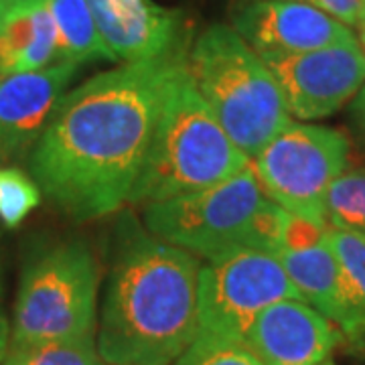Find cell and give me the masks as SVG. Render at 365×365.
Instances as JSON below:
<instances>
[{
    "instance_id": "obj_21",
    "label": "cell",
    "mask_w": 365,
    "mask_h": 365,
    "mask_svg": "<svg viewBox=\"0 0 365 365\" xmlns=\"http://www.w3.org/2000/svg\"><path fill=\"white\" fill-rule=\"evenodd\" d=\"M175 365H262L242 341H225L197 335L193 345L182 353Z\"/></svg>"
},
{
    "instance_id": "obj_18",
    "label": "cell",
    "mask_w": 365,
    "mask_h": 365,
    "mask_svg": "<svg viewBox=\"0 0 365 365\" xmlns=\"http://www.w3.org/2000/svg\"><path fill=\"white\" fill-rule=\"evenodd\" d=\"M0 365H108L98 351V337H73L9 347Z\"/></svg>"
},
{
    "instance_id": "obj_2",
    "label": "cell",
    "mask_w": 365,
    "mask_h": 365,
    "mask_svg": "<svg viewBox=\"0 0 365 365\" xmlns=\"http://www.w3.org/2000/svg\"><path fill=\"white\" fill-rule=\"evenodd\" d=\"M197 256L126 215L106 287L98 351L108 365H175L199 333Z\"/></svg>"
},
{
    "instance_id": "obj_25",
    "label": "cell",
    "mask_w": 365,
    "mask_h": 365,
    "mask_svg": "<svg viewBox=\"0 0 365 365\" xmlns=\"http://www.w3.org/2000/svg\"><path fill=\"white\" fill-rule=\"evenodd\" d=\"M4 4H6V9H11V6H16V4H23V2H31V0H2Z\"/></svg>"
},
{
    "instance_id": "obj_17",
    "label": "cell",
    "mask_w": 365,
    "mask_h": 365,
    "mask_svg": "<svg viewBox=\"0 0 365 365\" xmlns=\"http://www.w3.org/2000/svg\"><path fill=\"white\" fill-rule=\"evenodd\" d=\"M47 6L57 26L59 61L78 66L98 59L116 61L102 39L86 0H47Z\"/></svg>"
},
{
    "instance_id": "obj_7",
    "label": "cell",
    "mask_w": 365,
    "mask_h": 365,
    "mask_svg": "<svg viewBox=\"0 0 365 365\" xmlns=\"http://www.w3.org/2000/svg\"><path fill=\"white\" fill-rule=\"evenodd\" d=\"M347 163L349 140L343 132L292 122L252 158V169L278 207L327 225V193L347 170Z\"/></svg>"
},
{
    "instance_id": "obj_20",
    "label": "cell",
    "mask_w": 365,
    "mask_h": 365,
    "mask_svg": "<svg viewBox=\"0 0 365 365\" xmlns=\"http://www.w3.org/2000/svg\"><path fill=\"white\" fill-rule=\"evenodd\" d=\"M41 203V189L23 170L0 169V222L16 227Z\"/></svg>"
},
{
    "instance_id": "obj_15",
    "label": "cell",
    "mask_w": 365,
    "mask_h": 365,
    "mask_svg": "<svg viewBox=\"0 0 365 365\" xmlns=\"http://www.w3.org/2000/svg\"><path fill=\"white\" fill-rule=\"evenodd\" d=\"M282 262L290 282L302 302L327 317L331 323L343 327L345 302L341 288V270L333 250L325 240L302 250H284L276 254Z\"/></svg>"
},
{
    "instance_id": "obj_28",
    "label": "cell",
    "mask_w": 365,
    "mask_h": 365,
    "mask_svg": "<svg viewBox=\"0 0 365 365\" xmlns=\"http://www.w3.org/2000/svg\"><path fill=\"white\" fill-rule=\"evenodd\" d=\"M361 41H364V45H365V33H361Z\"/></svg>"
},
{
    "instance_id": "obj_3",
    "label": "cell",
    "mask_w": 365,
    "mask_h": 365,
    "mask_svg": "<svg viewBox=\"0 0 365 365\" xmlns=\"http://www.w3.org/2000/svg\"><path fill=\"white\" fill-rule=\"evenodd\" d=\"M187 71L211 114L250 160L294 122L272 71L234 26H207L189 47Z\"/></svg>"
},
{
    "instance_id": "obj_19",
    "label": "cell",
    "mask_w": 365,
    "mask_h": 365,
    "mask_svg": "<svg viewBox=\"0 0 365 365\" xmlns=\"http://www.w3.org/2000/svg\"><path fill=\"white\" fill-rule=\"evenodd\" d=\"M327 227L365 237V169L345 170L331 185L325 203Z\"/></svg>"
},
{
    "instance_id": "obj_14",
    "label": "cell",
    "mask_w": 365,
    "mask_h": 365,
    "mask_svg": "<svg viewBox=\"0 0 365 365\" xmlns=\"http://www.w3.org/2000/svg\"><path fill=\"white\" fill-rule=\"evenodd\" d=\"M59 61V37L47 0L11 6L0 23V76L37 71Z\"/></svg>"
},
{
    "instance_id": "obj_24",
    "label": "cell",
    "mask_w": 365,
    "mask_h": 365,
    "mask_svg": "<svg viewBox=\"0 0 365 365\" xmlns=\"http://www.w3.org/2000/svg\"><path fill=\"white\" fill-rule=\"evenodd\" d=\"M9 323H6V317H4V311H2V302H0V361L4 357V353L9 349Z\"/></svg>"
},
{
    "instance_id": "obj_23",
    "label": "cell",
    "mask_w": 365,
    "mask_h": 365,
    "mask_svg": "<svg viewBox=\"0 0 365 365\" xmlns=\"http://www.w3.org/2000/svg\"><path fill=\"white\" fill-rule=\"evenodd\" d=\"M351 112L357 130L361 132V136L365 138V83L361 86V90L355 93V98H353Z\"/></svg>"
},
{
    "instance_id": "obj_10",
    "label": "cell",
    "mask_w": 365,
    "mask_h": 365,
    "mask_svg": "<svg viewBox=\"0 0 365 365\" xmlns=\"http://www.w3.org/2000/svg\"><path fill=\"white\" fill-rule=\"evenodd\" d=\"M234 31L258 55L304 53L357 37L325 11L299 0H252L234 14Z\"/></svg>"
},
{
    "instance_id": "obj_11",
    "label": "cell",
    "mask_w": 365,
    "mask_h": 365,
    "mask_svg": "<svg viewBox=\"0 0 365 365\" xmlns=\"http://www.w3.org/2000/svg\"><path fill=\"white\" fill-rule=\"evenodd\" d=\"M78 63L57 61L37 71L0 76V158H21L33 150Z\"/></svg>"
},
{
    "instance_id": "obj_16",
    "label": "cell",
    "mask_w": 365,
    "mask_h": 365,
    "mask_svg": "<svg viewBox=\"0 0 365 365\" xmlns=\"http://www.w3.org/2000/svg\"><path fill=\"white\" fill-rule=\"evenodd\" d=\"M327 242L341 270L345 323L341 333L357 341L365 335V237L327 227Z\"/></svg>"
},
{
    "instance_id": "obj_9",
    "label": "cell",
    "mask_w": 365,
    "mask_h": 365,
    "mask_svg": "<svg viewBox=\"0 0 365 365\" xmlns=\"http://www.w3.org/2000/svg\"><path fill=\"white\" fill-rule=\"evenodd\" d=\"M260 59L284 93L290 116L319 120L335 114L365 83V49L359 41L304 53H268Z\"/></svg>"
},
{
    "instance_id": "obj_13",
    "label": "cell",
    "mask_w": 365,
    "mask_h": 365,
    "mask_svg": "<svg viewBox=\"0 0 365 365\" xmlns=\"http://www.w3.org/2000/svg\"><path fill=\"white\" fill-rule=\"evenodd\" d=\"M104 43L116 61L158 57L189 39L179 11L153 0H86Z\"/></svg>"
},
{
    "instance_id": "obj_1",
    "label": "cell",
    "mask_w": 365,
    "mask_h": 365,
    "mask_svg": "<svg viewBox=\"0 0 365 365\" xmlns=\"http://www.w3.org/2000/svg\"><path fill=\"white\" fill-rule=\"evenodd\" d=\"M189 47L187 39L63 93L29 153L33 181L61 213L90 222L128 203Z\"/></svg>"
},
{
    "instance_id": "obj_22",
    "label": "cell",
    "mask_w": 365,
    "mask_h": 365,
    "mask_svg": "<svg viewBox=\"0 0 365 365\" xmlns=\"http://www.w3.org/2000/svg\"><path fill=\"white\" fill-rule=\"evenodd\" d=\"M244 2H252V0H244ZM299 2H307L311 6H317L327 14L335 16L343 25L357 26L361 29L365 21V0H299Z\"/></svg>"
},
{
    "instance_id": "obj_5",
    "label": "cell",
    "mask_w": 365,
    "mask_h": 365,
    "mask_svg": "<svg viewBox=\"0 0 365 365\" xmlns=\"http://www.w3.org/2000/svg\"><path fill=\"white\" fill-rule=\"evenodd\" d=\"M102 270L86 242H63L26 264L9 347L96 335Z\"/></svg>"
},
{
    "instance_id": "obj_26",
    "label": "cell",
    "mask_w": 365,
    "mask_h": 365,
    "mask_svg": "<svg viewBox=\"0 0 365 365\" xmlns=\"http://www.w3.org/2000/svg\"><path fill=\"white\" fill-rule=\"evenodd\" d=\"M6 11H9V9H6V4H4V2L0 0V23H2V19H4Z\"/></svg>"
},
{
    "instance_id": "obj_8",
    "label": "cell",
    "mask_w": 365,
    "mask_h": 365,
    "mask_svg": "<svg viewBox=\"0 0 365 365\" xmlns=\"http://www.w3.org/2000/svg\"><path fill=\"white\" fill-rule=\"evenodd\" d=\"M280 300H302L278 256L237 248L207 260L199 270V333L246 343L256 317Z\"/></svg>"
},
{
    "instance_id": "obj_4",
    "label": "cell",
    "mask_w": 365,
    "mask_h": 365,
    "mask_svg": "<svg viewBox=\"0 0 365 365\" xmlns=\"http://www.w3.org/2000/svg\"><path fill=\"white\" fill-rule=\"evenodd\" d=\"M250 163L211 114L185 67L170 88L128 203L148 205L203 191L232 179Z\"/></svg>"
},
{
    "instance_id": "obj_27",
    "label": "cell",
    "mask_w": 365,
    "mask_h": 365,
    "mask_svg": "<svg viewBox=\"0 0 365 365\" xmlns=\"http://www.w3.org/2000/svg\"><path fill=\"white\" fill-rule=\"evenodd\" d=\"M319 365H335V361H331V359H325L323 364H319Z\"/></svg>"
},
{
    "instance_id": "obj_6",
    "label": "cell",
    "mask_w": 365,
    "mask_h": 365,
    "mask_svg": "<svg viewBox=\"0 0 365 365\" xmlns=\"http://www.w3.org/2000/svg\"><path fill=\"white\" fill-rule=\"evenodd\" d=\"M268 203L250 163L220 185L144 205V225L170 246L211 260L232 250L254 248L256 222Z\"/></svg>"
},
{
    "instance_id": "obj_12",
    "label": "cell",
    "mask_w": 365,
    "mask_h": 365,
    "mask_svg": "<svg viewBox=\"0 0 365 365\" xmlns=\"http://www.w3.org/2000/svg\"><path fill=\"white\" fill-rule=\"evenodd\" d=\"M339 327L302 300L264 309L246 335L262 365H319L339 345Z\"/></svg>"
}]
</instances>
